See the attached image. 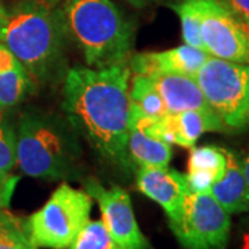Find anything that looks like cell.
<instances>
[{"instance_id": "44dd1931", "label": "cell", "mask_w": 249, "mask_h": 249, "mask_svg": "<svg viewBox=\"0 0 249 249\" xmlns=\"http://www.w3.org/2000/svg\"><path fill=\"white\" fill-rule=\"evenodd\" d=\"M17 166L16 158V127L0 109V170L11 172Z\"/></svg>"}, {"instance_id": "8fae6325", "label": "cell", "mask_w": 249, "mask_h": 249, "mask_svg": "<svg viewBox=\"0 0 249 249\" xmlns=\"http://www.w3.org/2000/svg\"><path fill=\"white\" fill-rule=\"evenodd\" d=\"M209 58L205 50L190 45H180L165 52L132 54L127 65L132 73L150 76L151 73H178L196 78L198 71Z\"/></svg>"}, {"instance_id": "f1b7e54d", "label": "cell", "mask_w": 249, "mask_h": 249, "mask_svg": "<svg viewBox=\"0 0 249 249\" xmlns=\"http://www.w3.org/2000/svg\"><path fill=\"white\" fill-rule=\"evenodd\" d=\"M6 7L3 6V3L0 1V25H1V22H3V19H4V17H6Z\"/></svg>"}, {"instance_id": "7402d4cb", "label": "cell", "mask_w": 249, "mask_h": 249, "mask_svg": "<svg viewBox=\"0 0 249 249\" xmlns=\"http://www.w3.org/2000/svg\"><path fill=\"white\" fill-rule=\"evenodd\" d=\"M0 249H37L28 237L25 220L21 219L0 232Z\"/></svg>"}, {"instance_id": "83f0119b", "label": "cell", "mask_w": 249, "mask_h": 249, "mask_svg": "<svg viewBox=\"0 0 249 249\" xmlns=\"http://www.w3.org/2000/svg\"><path fill=\"white\" fill-rule=\"evenodd\" d=\"M127 1L129 4H132L133 7H137V9H142V7H145L148 6L150 3H152L154 0H124Z\"/></svg>"}, {"instance_id": "6da1fadb", "label": "cell", "mask_w": 249, "mask_h": 249, "mask_svg": "<svg viewBox=\"0 0 249 249\" xmlns=\"http://www.w3.org/2000/svg\"><path fill=\"white\" fill-rule=\"evenodd\" d=\"M127 62L103 68L73 67L62 85V109L73 129L111 163L127 169L129 80Z\"/></svg>"}, {"instance_id": "4316f807", "label": "cell", "mask_w": 249, "mask_h": 249, "mask_svg": "<svg viewBox=\"0 0 249 249\" xmlns=\"http://www.w3.org/2000/svg\"><path fill=\"white\" fill-rule=\"evenodd\" d=\"M242 160V169H244V175H245V178H247V183H248L249 187V151L247 152V155Z\"/></svg>"}, {"instance_id": "603a6c76", "label": "cell", "mask_w": 249, "mask_h": 249, "mask_svg": "<svg viewBox=\"0 0 249 249\" xmlns=\"http://www.w3.org/2000/svg\"><path fill=\"white\" fill-rule=\"evenodd\" d=\"M18 181L19 178L13 175L11 172L0 170V211H4L10 206Z\"/></svg>"}, {"instance_id": "7a4b0ae2", "label": "cell", "mask_w": 249, "mask_h": 249, "mask_svg": "<svg viewBox=\"0 0 249 249\" xmlns=\"http://www.w3.org/2000/svg\"><path fill=\"white\" fill-rule=\"evenodd\" d=\"M68 40L61 9L46 0H19L0 25V42L36 83L60 75Z\"/></svg>"}, {"instance_id": "3957f363", "label": "cell", "mask_w": 249, "mask_h": 249, "mask_svg": "<svg viewBox=\"0 0 249 249\" xmlns=\"http://www.w3.org/2000/svg\"><path fill=\"white\" fill-rule=\"evenodd\" d=\"M16 158L18 168L31 178H73L82 160L79 134L68 119L29 111L16 129Z\"/></svg>"}, {"instance_id": "e0dca14e", "label": "cell", "mask_w": 249, "mask_h": 249, "mask_svg": "<svg viewBox=\"0 0 249 249\" xmlns=\"http://www.w3.org/2000/svg\"><path fill=\"white\" fill-rule=\"evenodd\" d=\"M127 154L130 162L137 163L139 168H166L173 155L170 144L136 129H129Z\"/></svg>"}, {"instance_id": "9c48e42d", "label": "cell", "mask_w": 249, "mask_h": 249, "mask_svg": "<svg viewBox=\"0 0 249 249\" xmlns=\"http://www.w3.org/2000/svg\"><path fill=\"white\" fill-rule=\"evenodd\" d=\"M83 190L100 206L101 220L122 249H154L137 223L130 196L122 187H104L96 178L83 180Z\"/></svg>"}, {"instance_id": "ba28073f", "label": "cell", "mask_w": 249, "mask_h": 249, "mask_svg": "<svg viewBox=\"0 0 249 249\" xmlns=\"http://www.w3.org/2000/svg\"><path fill=\"white\" fill-rule=\"evenodd\" d=\"M204 50L211 57L249 64V22L222 0H194Z\"/></svg>"}, {"instance_id": "5bb4252c", "label": "cell", "mask_w": 249, "mask_h": 249, "mask_svg": "<svg viewBox=\"0 0 249 249\" xmlns=\"http://www.w3.org/2000/svg\"><path fill=\"white\" fill-rule=\"evenodd\" d=\"M226 170L222 178L212 184L209 193L227 213H247L249 212V187L242 169V160L230 150H226Z\"/></svg>"}, {"instance_id": "ac0fdd59", "label": "cell", "mask_w": 249, "mask_h": 249, "mask_svg": "<svg viewBox=\"0 0 249 249\" xmlns=\"http://www.w3.org/2000/svg\"><path fill=\"white\" fill-rule=\"evenodd\" d=\"M129 106L157 119L168 114L158 90L145 75L132 73L129 80Z\"/></svg>"}, {"instance_id": "d6986e66", "label": "cell", "mask_w": 249, "mask_h": 249, "mask_svg": "<svg viewBox=\"0 0 249 249\" xmlns=\"http://www.w3.org/2000/svg\"><path fill=\"white\" fill-rule=\"evenodd\" d=\"M170 7L178 14L180 19L184 43L204 50V43L199 32V17L194 0H178L172 3Z\"/></svg>"}, {"instance_id": "7c38bea8", "label": "cell", "mask_w": 249, "mask_h": 249, "mask_svg": "<svg viewBox=\"0 0 249 249\" xmlns=\"http://www.w3.org/2000/svg\"><path fill=\"white\" fill-rule=\"evenodd\" d=\"M206 132H226V127L212 109H188L160 118L155 136L170 145L193 148Z\"/></svg>"}, {"instance_id": "5b68a950", "label": "cell", "mask_w": 249, "mask_h": 249, "mask_svg": "<svg viewBox=\"0 0 249 249\" xmlns=\"http://www.w3.org/2000/svg\"><path fill=\"white\" fill-rule=\"evenodd\" d=\"M93 198L62 183L46 204L25 220L28 237L36 248L68 249L90 220Z\"/></svg>"}, {"instance_id": "cb8c5ba5", "label": "cell", "mask_w": 249, "mask_h": 249, "mask_svg": "<svg viewBox=\"0 0 249 249\" xmlns=\"http://www.w3.org/2000/svg\"><path fill=\"white\" fill-rule=\"evenodd\" d=\"M222 1L234 13H237L249 22V0H222Z\"/></svg>"}, {"instance_id": "4dcf8cb0", "label": "cell", "mask_w": 249, "mask_h": 249, "mask_svg": "<svg viewBox=\"0 0 249 249\" xmlns=\"http://www.w3.org/2000/svg\"><path fill=\"white\" fill-rule=\"evenodd\" d=\"M37 249H39V248H37Z\"/></svg>"}, {"instance_id": "9a60e30c", "label": "cell", "mask_w": 249, "mask_h": 249, "mask_svg": "<svg viewBox=\"0 0 249 249\" xmlns=\"http://www.w3.org/2000/svg\"><path fill=\"white\" fill-rule=\"evenodd\" d=\"M35 90V80L17 57L0 42V109L21 104Z\"/></svg>"}, {"instance_id": "f546056e", "label": "cell", "mask_w": 249, "mask_h": 249, "mask_svg": "<svg viewBox=\"0 0 249 249\" xmlns=\"http://www.w3.org/2000/svg\"><path fill=\"white\" fill-rule=\"evenodd\" d=\"M47 3H50V4H54V6H58V3H61L62 0H46Z\"/></svg>"}, {"instance_id": "30bf717a", "label": "cell", "mask_w": 249, "mask_h": 249, "mask_svg": "<svg viewBox=\"0 0 249 249\" xmlns=\"http://www.w3.org/2000/svg\"><path fill=\"white\" fill-rule=\"evenodd\" d=\"M136 184L142 194L160 205L168 222L178 220L188 193L186 175L169 166H142L136 173Z\"/></svg>"}, {"instance_id": "d4e9b609", "label": "cell", "mask_w": 249, "mask_h": 249, "mask_svg": "<svg viewBox=\"0 0 249 249\" xmlns=\"http://www.w3.org/2000/svg\"><path fill=\"white\" fill-rule=\"evenodd\" d=\"M19 220H21L19 217L14 216V214H11L10 212H7V209L0 211V232L3 231V230H6L7 227H10V226H13V224L18 223Z\"/></svg>"}, {"instance_id": "ffe728a7", "label": "cell", "mask_w": 249, "mask_h": 249, "mask_svg": "<svg viewBox=\"0 0 249 249\" xmlns=\"http://www.w3.org/2000/svg\"><path fill=\"white\" fill-rule=\"evenodd\" d=\"M68 249H122L106 229L103 220H89Z\"/></svg>"}, {"instance_id": "8992f818", "label": "cell", "mask_w": 249, "mask_h": 249, "mask_svg": "<svg viewBox=\"0 0 249 249\" xmlns=\"http://www.w3.org/2000/svg\"><path fill=\"white\" fill-rule=\"evenodd\" d=\"M196 80L226 130L249 127V64L209 55Z\"/></svg>"}, {"instance_id": "52a82bcc", "label": "cell", "mask_w": 249, "mask_h": 249, "mask_svg": "<svg viewBox=\"0 0 249 249\" xmlns=\"http://www.w3.org/2000/svg\"><path fill=\"white\" fill-rule=\"evenodd\" d=\"M227 213L211 193L188 191L178 220L169 229L183 249H226L231 230Z\"/></svg>"}, {"instance_id": "484cf974", "label": "cell", "mask_w": 249, "mask_h": 249, "mask_svg": "<svg viewBox=\"0 0 249 249\" xmlns=\"http://www.w3.org/2000/svg\"><path fill=\"white\" fill-rule=\"evenodd\" d=\"M240 249H249V217L241 224V247Z\"/></svg>"}, {"instance_id": "4fadbf2b", "label": "cell", "mask_w": 249, "mask_h": 249, "mask_svg": "<svg viewBox=\"0 0 249 249\" xmlns=\"http://www.w3.org/2000/svg\"><path fill=\"white\" fill-rule=\"evenodd\" d=\"M157 88L168 114H178L188 109H211L196 78L157 72L148 76Z\"/></svg>"}, {"instance_id": "277c9868", "label": "cell", "mask_w": 249, "mask_h": 249, "mask_svg": "<svg viewBox=\"0 0 249 249\" xmlns=\"http://www.w3.org/2000/svg\"><path fill=\"white\" fill-rule=\"evenodd\" d=\"M61 11L70 39L90 68L127 62L134 28L111 0H62Z\"/></svg>"}, {"instance_id": "2e32d148", "label": "cell", "mask_w": 249, "mask_h": 249, "mask_svg": "<svg viewBox=\"0 0 249 249\" xmlns=\"http://www.w3.org/2000/svg\"><path fill=\"white\" fill-rule=\"evenodd\" d=\"M227 165L226 148L214 145L193 147L186 175L188 191L209 193L214 181L222 178Z\"/></svg>"}]
</instances>
